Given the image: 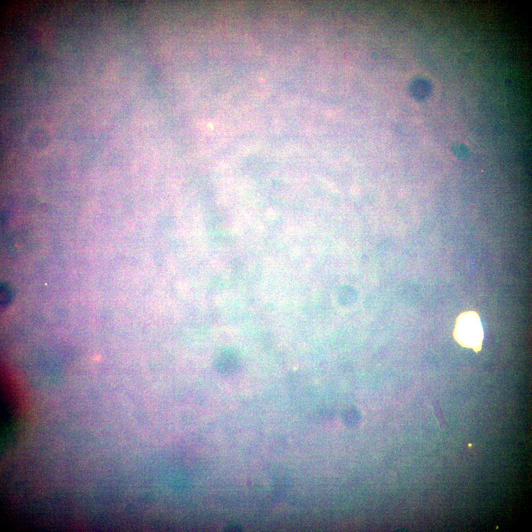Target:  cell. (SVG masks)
<instances>
[{
  "mask_svg": "<svg viewBox=\"0 0 532 532\" xmlns=\"http://www.w3.org/2000/svg\"><path fill=\"white\" fill-rule=\"evenodd\" d=\"M453 335L461 346L472 349L476 353L480 351L484 332L478 314L472 310L461 313L456 319Z\"/></svg>",
  "mask_w": 532,
  "mask_h": 532,
  "instance_id": "6da1fadb",
  "label": "cell"
},
{
  "mask_svg": "<svg viewBox=\"0 0 532 532\" xmlns=\"http://www.w3.org/2000/svg\"><path fill=\"white\" fill-rule=\"evenodd\" d=\"M238 364L236 353L232 349H227L220 353L216 361V367L222 373H231L235 370Z\"/></svg>",
  "mask_w": 532,
  "mask_h": 532,
  "instance_id": "7a4b0ae2",
  "label": "cell"
},
{
  "mask_svg": "<svg viewBox=\"0 0 532 532\" xmlns=\"http://www.w3.org/2000/svg\"><path fill=\"white\" fill-rule=\"evenodd\" d=\"M411 93L419 100H426L430 95L432 86L427 80L421 79L415 81L410 87Z\"/></svg>",
  "mask_w": 532,
  "mask_h": 532,
  "instance_id": "3957f363",
  "label": "cell"
},
{
  "mask_svg": "<svg viewBox=\"0 0 532 532\" xmlns=\"http://www.w3.org/2000/svg\"><path fill=\"white\" fill-rule=\"evenodd\" d=\"M12 299V293L10 288L6 285L1 284L0 286V304L4 307L8 304Z\"/></svg>",
  "mask_w": 532,
  "mask_h": 532,
  "instance_id": "277c9868",
  "label": "cell"
},
{
  "mask_svg": "<svg viewBox=\"0 0 532 532\" xmlns=\"http://www.w3.org/2000/svg\"><path fill=\"white\" fill-rule=\"evenodd\" d=\"M453 149L455 154L459 157L467 158L468 155V152L466 148L461 144H456Z\"/></svg>",
  "mask_w": 532,
  "mask_h": 532,
  "instance_id": "5b68a950",
  "label": "cell"
}]
</instances>
